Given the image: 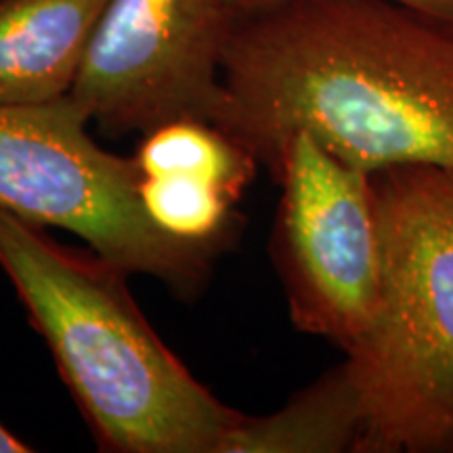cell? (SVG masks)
<instances>
[{
	"mask_svg": "<svg viewBox=\"0 0 453 453\" xmlns=\"http://www.w3.org/2000/svg\"><path fill=\"white\" fill-rule=\"evenodd\" d=\"M214 127L269 170L296 133L367 174L453 170V26L393 0H283L235 17Z\"/></svg>",
	"mask_w": 453,
	"mask_h": 453,
	"instance_id": "1",
	"label": "cell"
},
{
	"mask_svg": "<svg viewBox=\"0 0 453 453\" xmlns=\"http://www.w3.org/2000/svg\"><path fill=\"white\" fill-rule=\"evenodd\" d=\"M0 269L47 342L99 449L220 453L231 410L157 336L127 271L0 206Z\"/></svg>",
	"mask_w": 453,
	"mask_h": 453,
	"instance_id": "2",
	"label": "cell"
},
{
	"mask_svg": "<svg viewBox=\"0 0 453 453\" xmlns=\"http://www.w3.org/2000/svg\"><path fill=\"white\" fill-rule=\"evenodd\" d=\"M382 240L376 319L347 350L359 453H453V170L372 174Z\"/></svg>",
	"mask_w": 453,
	"mask_h": 453,
	"instance_id": "3",
	"label": "cell"
},
{
	"mask_svg": "<svg viewBox=\"0 0 453 453\" xmlns=\"http://www.w3.org/2000/svg\"><path fill=\"white\" fill-rule=\"evenodd\" d=\"M90 118L72 95L36 105H0V206L38 226L70 231L127 271L196 296L219 246L162 231L139 197L133 157L90 139Z\"/></svg>",
	"mask_w": 453,
	"mask_h": 453,
	"instance_id": "4",
	"label": "cell"
},
{
	"mask_svg": "<svg viewBox=\"0 0 453 453\" xmlns=\"http://www.w3.org/2000/svg\"><path fill=\"white\" fill-rule=\"evenodd\" d=\"M281 187L271 254L296 330L344 353L380 304L382 240L372 174L307 133L283 141L271 166Z\"/></svg>",
	"mask_w": 453,
	"mask_h": 453,
	"instance_id": "5",
	"label": "cell"
},
{
	"mask_svg": "<svg viewBox=\"0 0 453 453\" xmlns=\"http://www.w3.org/2000/svg\"><path fill=\"white\" fill-rule=\"evenodd\" d=\"M234 21L223 0H107L72 99L110 134L214 124Z\"/></svg>",
	"mask_w": 453,
	"mask_h": 453,
	"instance_id": "6",
	"label": "cell"
},
{
	"mask_svg": "<svg viewBox=\"0 0 453 453\" xmlns=\"http://www.w3.org/2000/svg\"><path fill=\"white\" fill-rule=\"evenodd\" d=\"M107 0H0V105L72 93Z\"/></svg>",
	"mask_w": 453,
	"mask_h": 453,
	"instance_id": "7",
	"label": "cell"
},
{
	"mask_svg": "<svg viewBox=\"0 0 453 453\" xmlns=\"http://www.w3.org/2000/svg\"><path fill=\"white\" fill-rule=\"evenodd\" d=\"M359 396L340 364L267 416L240 413L220 453H359Z\"/></svg>",
	"mask_w": 453,
	"mask_h": 453,
	"instance_id": "8",
	"label": "cell"
},
{
	"mask_svg": "<svg viewBox=\"0 0 453 453\" xmlns=\"http://www.w3.org/2000/svg\"><path fill=\"white\" fill-rule=\"evenodd\" d=\"M139 177H191L240 200L258 162L229 134L202 120H174L143 134L133 156Z\"/></svg>",
	"mask_w": 453,
	"mask_h": 453,
	"instance_id": "9",
	"label": "cell"
},
{
	"mask_svg": "<svg viewBox=\"0 0 453 453\" xmlns=\"http://www.w3.org/2000/svg\"><path fill=\"white\" fill-rule=\"evenodd\" d=\"M147 217L177 240L219 246L231 229L235 197L191 177H139Z\"/></svg>",
	"mask_w": 453,
	"mask_h": 453,
	"instance_id": "10",
	"label": "cell"
},
{
	"mask_svg": "<svg viewBox=\"0 0 453 453\" xmlns=\"http://www.w3.org/2000/svg\"><path fill=\"white\" fill-rule=\"evenodd\" d=\"M223 3L234 13V17H243L273 7V4H280L283 0H223ZM393 3L405 4V7L416 9L424 15L453 26V0H393Z\"/></svg>",
	"mask_w": 453,
	"mask_h": 453,
	"instance_id": "11",
	"label": "cell"
},
{
	"mask_svg": "<svg viewBox=\"0 0 453 453\" xmlns=\"http://www.w3.org/2000/svg\"><path fill=\"white\" fill-rule=\"evenodd\" d=\"M34 447L19 439L7 424L0 422V453H30Z\"/></svg>",
	"mask_w": 453,
	"mask_h": 453,
	"instance_id": "12",
	"label": "cell"
}]
</instances>
